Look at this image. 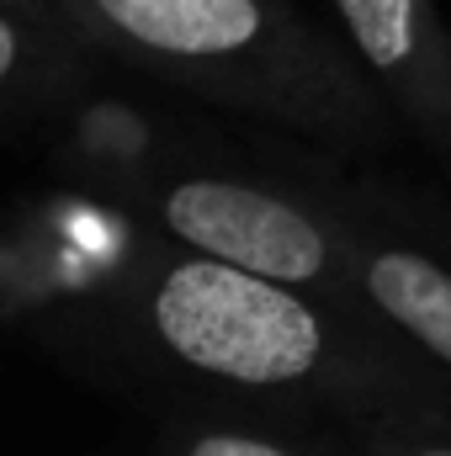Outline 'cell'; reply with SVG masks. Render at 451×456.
Instances as JSON below:
<instances>
[{
	"label": "cell",
	"instance_id": "cell-7",
	"mask_svg": "<svg viewBox=\"0 0 451 456\" xmlns=\"http://www.w3.org/2000/svg\"><path fill=\"white\" fill-rule=\"evenodd\" d=\"M186 456H314V452L287 446V441H266V436H244V430H208L186 446Z\"/></svg>",
	"mask_w": 451,
	"mask_h": 456
},
{
	"label": "cell",
	"instance_id": "cell-8",
	"mask_svg": "<svg viewBox=\"0 0 451 456\" xmlns=\"http://www.w3.org/2000/svg\"><path fill=\"white\" fill-rule=\"evenodd\" d=\"M16 69V32H11V21L0 16V80Z\"/></svg>",
	"mask_w": 451,
	"mask_h": 456
},
{
	"label": "cell",
	"instance_id": "cell-5",
	"mask_svg": "<svg viewBox=\"0 0 451 456\" xmlns=\"http://www.w3.org/2000/svg\"><path fill=\"white\" fill-rule=\"evenodd\" d=\"M393 117L451 165V32L436 0H330Z\"/></svg>",
	"mask_w": 451,
	"mask_h": 456
},
{
	"label": "cell",
	"instance_id": "cell-6",
	"mask_svg": "<svg viewBox=\"0 0 451 456\" xmlns=\"http://www.w3.org/2000/svg\"><path fill=\"white\" fill-rule=\"evenodd\" d=\"M361 456H451V409H382L356 414Z\"/></svg>",
	"mask_w": 451,
	"mask_h": 456
},
{
	"label": "cell",
	"instance_id": "cell-1",
	"mask_svg": "<svg viewBox=\"0 0 451 456\" xmlns=\"http://www.w3.org/2000/svg\"><path fill=\"white\" fill-rule=\"evenodd\" d=\"M154 330L170 355L234 387H314L350 414L451 409V377L382 319L345 324L314 292L213 255H192L165 271L154 292Z\"/></svg>",
	"mask_w": 451,
	"mask_h": 456
},
{
	"label": "cell",
	"instance_id": "cell-3",
	"mask_svg": "<svg viewBox=\"0 0 451 456\" xmlns=\"http://www.w3.org/2000/svg\"><path fill=\"white\" fill-rule=\"evenodd\" d=\"M165 228L192 244L197 255H213L228 265H244L255 276L303 287L314 297H350V228L335 218L308 213L303 202L239 181H181L165 197ZM361 308V303H356Z\"/></svg>",
	"mask_w": 451,
	"mask_h": 456
},
{
	"label": "cell",
	"instance_id": "cell-4",
	"mask_svg": "<svg viewBox=\"0 0 451 456\" xmlns=\"http://www.w3.org/2000/svg\"><path fill=\"white\" fill-rule=\"evenodd\" d=\"M350 228V276L361 314L382 319L409 340L436 371L451 377V228L430 218H356Z\"/></svg>",
	"mask_w": 451,
	"mask_h": 456
},
{
	"label": "cell",
	"instance_id": "cell-2",
	"mask_svg": "<svg viewBox=\"0 0 451 456\" xmlns=\"http://www.w3.org/2000/svg\"><path fill=\"white\" fill-rule=\"evenodd\" d=\"M96 11L149 53L260 69L303 122L345 143L377 149L393 138V107L372 69L308 37L266 0H96Z\"/></svg>",
	"mask_w": 451,
	"mask_h": 456
}]
</instances>
